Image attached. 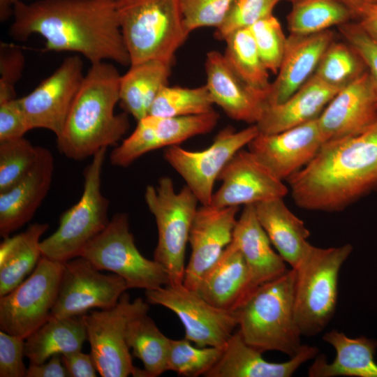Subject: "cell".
<instances>
[{"instance_id":"49","label":"cell","mask_w":377,"mask_h":377,"mask_svg":"<svg viewBox=\"0 0 377 377\" xmlns=\"http://www.w3.org/2000/svg\"><path fill=\"white\" fill-rule=\"evenodd\" d=\"M357 23L371 38L377 40V4L362 9L357 16Z\"/></svg>"},{"instance_id":"21","label":"cell","mask_w":377,"mask_h":377,"mask_svg":"<svg viewBox=\"0 0 377 377\" xmlns=\"http://www.w3.org/2000/svg\"><path fill=\"white\" fill-rule=\"evenodd\" d=\"M52 152L39 147L37 160L17 183L0 193V235L4 238L29 222L47 196L53 179Z\"/></svg>"},{"instance_id":"33","label":"cell","mask_w":377,"mask_h":377,"mask_svg":"<svg viewBox=\"0 0 377 377\" xmlns=\"http://www.w3.org/2000/svg\"><path fill=\"white\" fill-rule=\"evenodd\" d=\"M148 311L143 310L130 320L126 341L133 355L142 362L145 377H156L168 371L170 339L158 328Z\"/></svg>"},{"instance_id":"13","label":"cell","mask_w":377,"mask_h":377,"mask_svg":"<svg viewBox=\"0 0 377 377\" xmlns=\"http://www.w3.org/2000/svg\"><path fill=\"white\" fill-rule=\"evenodd\" d=\"M145 295L148 303L174 312L184 327L185 339L200 347L224 348L238 326L237 311L214 306L183 283L145 290Z\"/></svg>"},{"instance_id":"3","label":"cell","mask_w":377,"mask_h":377,"mask_svg":"<svg viewBox=\"0 0 377 377\" xmlns=\"http://www.w3.org/2000/svg\"><path fill=\"white\" fill-rule=\"evenodd\" d=\"M120 77L112 63L91 64L57 137L61 154L82 161L103 148L117 145L126 135L130 127L128 113L114 112L119 102Z\"/></svg>"},{"instance_id":"22","label":"cell","mask_w":377,"mask_h":377,"mask_svg":"<svg viewBox=\"0 0 377 377\" xmlns=\"http://www.w3.org/2000/svg\"><path fill=\"white\" fill-rule=\"evenodd\" d=\"M205 86L214 104L231 119L256 124L267 98L246 84L231 68L223 54L212 50L206 55Z\"/></svg>"},{"instance_id":"43","label":"cell","mask_w":377,"mask_h":377,"mask_svg":"<svg viewBox=\"0 0 377 377\" xmlns=\"http://www.w3.org/2000/svg\"><path fill=\"white\" fill-rule=\"evenodd\" d=\"M25 65L23 52L12 45H0V103L16 98L15 85Z\"/></svg>"},{"instance_id":"53","label":"cell","mask_w":377,"mask_h":377,"mask_svg":"<svg viewBox=\"0 0 377 377\" xmlns=\"http://www.w3.org/2000/svg\"><path fill=\"white\" fill-rule=\"evenodd\" d=\"M287 1H290V2H293V1H295V0H287Z\"/></svg>"},{"instance_id":"27","label":"cell","mask_w":377,"mask_h":377,"mask_svg":"<svg viewBox=\"0 0 377 377\" xmlns=\"http://www.w3.org/2000/svg\"><path fill=\"white\" fill-rule=\"evenodd\" d=\"M232 242L243 255L256 288L287 271L286 263L272 247L257 218L254 205H244L237 220Z\"/></svg>"},{"instance_id":"12","label":"cell","mask_w":377,"mask_h":377,"mask_svg":"<svg viewBox=\"0 0 377 377\" xmlns=\"http://www.w3.org/2000/svg\"><path fill=\"white\" fill-rule=\"evenodd\" d=\"M259 133L256 124L236 131L227 126L212 145L201 151H189L179 145L164 151L165 160L183 178L201 205H210L214 184L228 161Z\"/></svg>"},{"instance_id":"18","label":"cell","mask_w":377,"mask_h":377,"mask_svg":"<svg viewBox=\"0 0 377 377\" xmlns=\"http://www.w3.org/2000/svg\"><path fill=\"white\" fill-rule=\"evenodd\" d=\"M239 207L198 208L191 228L188 243L191 252L183 285L197 291L207 272L232 240Z\"/></svg>"},{"instance_id":"47","label":"cell","mask_w":377,"mask_h":377,"mask_svg":"<svg viewBox=\"0 0 377 377\" xmlns=\"http://www.w3.org/2000/svg\"><path fill=\"white\" fill-rule=\"evenodd\" d=\"M61 359L70 377H96L98 371L90 353L80 350L61 355Z\"/></svg>"},{"instance_id":"30","label":"cell","mask_w":377,"mask_h":377,"mask_svg":"<svg viewBox=\"0 0 377 377\" xmlns=\"http://www.w3.org/2000/svg\"><path fill=\"white\" fill-rule=\"evenodd\" d=\"M46 223H34L24 232L6 237L0 244V297L14 289L35 269L42 257L40 237Z\"/></svg>"},{"instance_id":"19","label":"cell","mask_w":377,"mask_h":377,"mask_svg":"<svg viewBox=\"0 0 377 377\" xmlns=\"http://www.w3.org/2000/svg\"><path fill=\"white\" fill-rule=\"evenodd\" d=\"M325 142L317 118L281 132L259 133L247 146L284 181L306 166Z\"/></svg>"},{"instance_id":"34","label":"cell","mask_w":377,"mask_h":377,"mask_svg":"<svg viewBox=\"0 0 377 377\" xmlns=\"http://www.w3.org/2000/svg\"><path fill=\"white\" fill-rule=\"evenodd\" d=\"M224 57L235 73L267 99L271 87L269 71L262 61L249 28L237 30L224 40Z\"/></svg>"},{"instance_id":"29","label":"cell","mask_w":377,"mask_h":377,"mask_svg":"<svg viewBox=\"0 0 377 377\" xmlns=\"http://www.w3.org/2000/svg\"><path fill=\"white\" fill-rule=\"evenodd\" d=\"M257 218L284 261L296 269L311 244L304 222L286 206L283 198L254 205Z\"/></svg>"},{"instance_id":"11","label":"cell","mask_w":377,"mask_h":377,"mask_svg":"<svg viewBox=\"0 0 377 377\" xmlns=\"http://www.w3.org/2000/svg\"><path fill=\"white\" fill-rule=\"evenodd\" d=\"M64 263L42 256L33 272L0 297V329L26 339L50 317Z\"/></svg>"},{"instance_id":"8","label":"cell","mask_w":377,"mask_h":377,"mask_svg":"<svg viewBox=\"0 0 377 377\" xmlns=\"http://www.w3.org/2000/svg\"><path fill=\"white\" fill-rule=\"evenodd\" d=\"M145 200L158 230L154 260L168 272L170 286L182 284L186 247L198 200L186 185L176 192L172 179L165 176L156 186L146 187Z\"/></svg>"},{"instance_id":"17","label":"cell","mask_w":377,"mask_h":377,"mask_svg":"<svg viewBox=\"0 0 377 377\" xmlns=\"http://www.w3.org/2000/svg\"><path fill=\"white\" fill-rule=\"evenodd\" d=\"M218 180L222 184L210 205L217 207L255 205L283 198L289 190L254 154L244 149L226 165Z\"/></svg>"},{"instance_id":"40","label":"cell","mask_w":377,"mask_h":377,"mask_svg":"<svg viewBox=\"0 0 377 377\" xmlns=\"http://www.w3.org/2000/svg\"><path fill=\"white\" fill-rule=\"evenodd\" d=\"M263 63L269 71L278 72L284 54L286 37L279 20L272 15L249 27Z\"/></svg>"},{"instance_id":"39","label":"cell","mask_w":377,"mask_h":377,"mask_svg":"<svg viewBox=\"0 0 377 377\" xmlns=\"http://www.w3.org/2000/svg\"><path fill=\"white\" fill-rule=\"evenodd\" d=\"M39 146L24 137L0 142V193L21 180L35 164Z\"/></svg>"},{"instance_id":"28","label":"cell","mask_w":377,"mask_h":377,"mask_svg":"<svg viewBox=\"0 0 377 377\" xmlns=\"http://www.w3.org/2000/svg\"><path fill=\"white\" fill-rule=\"evenodd\" d=\"M323 340L334 348L335 358L329 363L324 355H317L309 369V376L377 377L376 341L364 336L350 338L336 330L326 332Z\"/></svg>"},{"instance_id":"48","label":"cell","mask_w":377,"mask_h":377,"mask_svg":"<svg viewBox=\"0 0 377 377\" xmlns=\"http://www.w3.org/2000/svg\"><path fill=\"white\" fill-rule=\"evenodd\" d=\"M27 377H69V375L63 364L61 355L58 354L42 364H29Z\"/></svg>"},{"instance_id":"36","label":"cell","mask_w":377,"mask_h":377,"mask_svg":"<svg viewBox=\"0 0 377 377\" xmlns=\"http://www.w3.org/2000/svg\"><path fill=\"white\" fill-rule=\"evenodd\" d=\"M214 105L205 84L194 88L166 85L154 101L149 114L164 117L202 114L213 111Z\"/></svg>"},{"instance_id":"10","label":"cell","mask_w":377,"mask_h":377,"mask_svg":"<svg viewBox=\"0 0 377 377\" xmlns=\"http://www.w3.org/2000/svg\"><path fill=\"white\" fill-rule=\"evenodd\" d=\"M146 309H149L148 302L142 298L131 301L125 292L114 306L80 316L90 345V354L101 376L145 377L143 369L133 364L126 330L130 320Z\"/></svg>"},{"instance_id":"26","label":"cell","mask_w":377,"mask_h":377,"mask_svg":"<svg viewBox=\"0 0 377 377\" xmlns=\"http://www.w3.org/2000/svg\"><path fill=\"white\" fill-rule=\"evenodd\" d=\"M340 89L313 75L283 102L266 103L256 124L259 133H275L317 119Z\"/></svg>"},{"instance_id":"16","label":"cell","mask_w":377,"mask_h":377,"mask_svg":"<svg viewBox=\"0 0 377 377\" xmlns=\"http://www.w3.org/2000/svg\"><path fill=\"white\" fill-rule=\"evenodd\" d=\"M219 118L214 110L176 117L148 114L137 121L131 134L111 151L110 163L126 168L149 151L178 145L192 137L209 133L217 124Z\"/></svg>"},{"instance_id":"45","label":"cell","mask_w":377,"mask_h":377,"mask_svg":"<svg viewBox=\"0 0 377 377\" xmlns=\"http://www.w3.org/2000/svg\"><path fill=\"white\" fill-rule=\"evenodd\" d=\"M25 339L0 330V377H27Z\"/></svg>"},{"instance_id":"20","label":"cell","mask_w":377,"mask_h":377,"mask_svg":"<svg viewBox=\"0 0 377 377\" xmlns=\"http://www.w3.org/2000/svg\"><path fill=\"white\" fill-rule=\"evenodd\" d=\"M377 120V89L366 71L341 88L318 117L326 142L355 135Z\"/></svg>"},{"instance_id":"25","label":"cell","mask_w":377,"mask_h":377,"mask_svg":"<svg viewBox=\"0 0 377 377\" xmlns=\"http://www.w3.org/2000/svg\"><path fill=\"white\" fill-rule=\"evenodd\" d=\"M256 288L243 255L231 242L196 292L216 308L237 311Z\"/></svg>"},{"instance_id":"35","label":"cell","mask_w":377,"mask_h":377,"mask_svg":"<svg viewBox=\"0 0 377 377\" xmlns=\"http://www.w3.org/2000/svg\"><path fill=\"white\" fill-rule=\"evenodd\" d=\"M287 16L290 34L310 35L339 27L355 18L339 0H295Z\"/></svg>"},{"instance_id":"15","label":"cell","mask_w":377,"mask_h":377,"mask_svg":"<svg viewBox=\"0 0 377 377\" xmlns=\"http://www.w3.org/2000/svg\"><path fill=\"white\" fill-rule=\"evenodd\" d=\"M79 54L68 56L34 90L18 98L31 129L44 128L60 135L84 78Z\"/></svg>"},{"instance_id":"32","label":"cell","mask_w":377,"mask_h":377,"mask_svg":"<svg viewBox=\"0 0 377 377\" xmlns=\"http://www.w3.org/2000/svg\"><path fill=\"white\" fill-rule=\"evenodd\" d=\"M87 334L80 316H50L25 339L24 355L30 364L45 362L54 355L80 350Z\"/></svg>"},{"instance_id":"51","label":"cell","mask_w":377,"mask_h":377,"mask_svg":"<svg viewBox=\"0 0 377 377\" xmlns=\"http://www.w3.org/2000/svg\"><path fill=\"white\" fill-rule=\"evenodd\" d=\"M13 15V4L10 0H0V20L4 22Z\"/></svg>"},{"instance_id":"5","label":"cell","mask_w":377,"mask_h":377,"mask_svg":"<svg viewBox=\"0 0 377 377\" xmlns=\"http://www.w3.org/2000/svg\"><path fill=\"white\" fill-rule=\"evenodd\" d=\"M131 65L149 60L172 64L188 38L178 0H115Z\"/></svg>"},{"instance_id":"44","label":"cell","mask_w":377,"mask_h":377,"mask_svg":"<svg viewBox=\"0 0 377 377\" xmlns=\"http://www.w3.org/2000/svg\"><path fill=\"white\" fill-rule=\"evenodd\" d=\"M338 29L346 41L358 54L377 89V40L368 35L357 22H347Z\"/></svg>"},{"instance_id":"23","label":"cell","mask_w":377,"mask_h":377,"mask_svg":"<svg viewBox=\"0 0 377 377\" xmlns=\"http://www.w3.org/2000/svg\"><path fill=\"white\" fill-rule=\"evenodd\" d=\"M334 40L330 29L310 35L290 34L267 103H281L299 89L314 74L323 53Z\"/></svg>"},{"instance_id":"6","label":"cell","mask_w":377,"mask_h":377,"mask_svg":"<svg viewBox=\"0 0 377 377\" xmlns=\"http://www.w3.org/2000/svg\"><path fill=\"white\" fill-rule=\"evenodd\" d=\"M352 251L350 244L330 248L311 244L295 269V320L301 336L320 333L333 318L339 272Z\"/></svg>"},{"instance_id":"50","label":"cell","mask_w":377,"mask_h":377,"mask_svg":"<svg viewBox=\"0 0 377 377\" xmlns=\"http://www.w3.org/2000/svg\"><path fill=\"white\" fill-rule=\"evenodd\" d=\"M345 4L357 18L358 13L364 8L377 4V0H339Z\"/></svg>"},{"instance_id":"52","label":"cell","mask_w":377,"mask_h":377,"mask_svg":"<svg viewBox=\"0 0 377 377\" xmlns=\"http://www.w3.org/2000/svg\"><path fill=\"white\" fill-rule=\"evenodd\" d=\"M16 0H10L12 4H13V3Z\"/></svg>"},{"instance_id":"9","label":"cell","mask_w":377,"mask_h":377,"mask_svg":"<svg viewBox=\"0 0 377 377\" xmlns=\"http://www.w3.org/2000/svg\"><path fill=\"white\" fill-rule=\"evenodd\" d=\"M80 256L101 271L121 276L128 288L148 290L170 285L165 268L156 260L146 258L138 249L126 213L113 215L106 228L84 247Z\"/></svg>"},{"instance_id":"7","label":"cell","mask_w":377,"mask_h":377,"mask_svg":"<svg viewBox=\"0 0 377 377\" xmlns=\"http://www.w3.org/2000/svg\"><path fill=\"white\" fill-rule=\"evenodd\" d=\"M106 151L103 148L96 152L84 168L82 195L61 215L57 230L40 242L42 256L60 263L78 257L108 226L110 202L101 191Z\"/></svg>"},{"instance_id":"2","label":"cell","mask_w":377,"mask_h":377,"mask_svg":"<svg viewBox=\"0 0 377 377\" xmlns=\"http://www.w3.org/2000/svg\"><path fill=\"white\" fill-rule=\"evenodd\" d=\"M301 208L336 212L377 189V120L367 130L325 142L288 180Z\"/></svg>"},{"instance_id":"14","label":"cell","mask_w":377,"mask_h":377,"mask_svg":"<svg viewBox=\"0 0 377 377\" xmlns=\"http://www.w3.org/2000/svg\"><path fill=\"white\" fill-rule=\"evenodd\" d=\"M128 289L121 276L103 274L87 259L76 257L64 263L50 316H81L92 309L111 308Z\"/></svg>"},{"instance_id":"1","label":"cell","mask_w":377,"mask_h":377,"mask_svg":"<svg viewBox=\"0 0 377 377\" xmlns=\"http://www.w3.org/2000/svg\"><path fill=\"white\" fill-rule=\"evenodd\" d=\"M12 16L9 34L15 40L38 34L45 51L77 53L91 64L131 65L115 0H16Z\"/></svg>"},{"instance_id":"24","label":"cell","mask_w":377,"mask_h":377,"mask_svg":"<svg viewBox=\"0 0 377 377\" xmlns=\"http://www.w3.org/2000/svg\"><path fill=\"white\" fill-rule=\"evenodd\" d=\"M260 351L249 345L239 331L234 332L223 354L206 377H290L306 362L315 358L318 348L302 345L300 350L288 361L271 362Z\"/></svg>"},{"instance_id":"41","label":"cell","mask_w":377,"mask_h":377,"mask_svg":"<svg viewBox=\"0 0 377 377\" xmlns=\"http://www.w3.org/2000/svg\"><path fill=\"white\" fill-rule=\"evenodd\" d=\"M283 0H234L215 36L224 40L230 34L249 28L258 21L273 15L275 6Z\"/></svg>"},{"instance_id":"37","label":"cell","mask_w":377,"mask_h":377,"mask_svg":"<svg viewBox=\"0 0 377 377\" xmlns=\"http://www.w3.org/2000/svg\"><path fill=\"white\" fill-rule=\"evenodd\" d=\"M366 71L364 63L350 45L334 40L323 53L313 75L329 85L342 88Z\"/></svg>"},{"instance_id":"31","label":"cell","mask_w":377,"mask_h":377,"mask_svg":"<svg viewBox=\"0 0 377 377\" xmlns=\"http://www.w3.org/2000/svg\"><path fill=\"white\" fill-rule=\"evenodd\" d=\"M171 66L160 60L130 65L119 83V102L124 112L137 121L147 116L158 94L168 85Z\"/></svg>"},{"instance_id":"38","label":"cell","mask_w":377,"mask_h":377,"mask_svg":"<svg viewBox=\"0 0 377 377\" xmlns=\"http://www.w3.org/2000/svg\"><path fill=\"white\" fill-rule=\"evenodd\" d=\"M223 349L193 346L185 338L170 339L167 369L182 376H205L220 360Z\"/></svg>"},{"instance_id":"42","label":"cell","mask_w":377,"mask_h":377,"mask_svg":"<svg viewBox=\"0 0 377 377\" xmlns=\"http://www.w3.org/2000/svg\"><path fill=\"white\" fill-rule=\"evenodd\" d=\"M189 32L203 27L217 29L224 21L234 0H178Z\"/></svg>"},{"instance_id":"4","label":"cell","mask_w":377,"mask_h":377,"mask_svg":"<svg viewBox=\"0 0 377 377\" xmlns=\"http://www.w3.org/2000/svg\"><path fill=\"white\" fill-rule=\"evenodd\" d=\"M296 270L258 286L237 311L244 340L261 353L276 350L290 357L302 348L295 320Z\"/></svg>"},{"instance_id":"46","label":"cell","mask_w":377,"mask_h":377,"mask_svg":"<svg viewBox=\"0 0 377 377\" xmlns=\"http://www.w3.org/2000/svg\"><path fill=\"white\" fill-rule=\"evenodd\" d=\"M30 130L18 98L0 103V142L24 137Z\"/></svg>"}]
</instances>
